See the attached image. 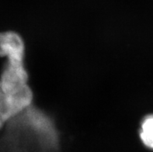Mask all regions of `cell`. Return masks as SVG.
I'll use <instances>...</instances> for the list:
<instances>
[{
	"instance_id": "cell-1",
	"label": "cell",
	"mask_w": 153,
	"mask_h": 152,
	"mask_svg": "<svg viewBox=\"0 0 153 152\" xmlns=\"http://www.w3.org/2000/svg\"><path fill=\"white\" fill-rule=\"evenodd\" d=\"M33 94L29 86L17 93H6L0 87V130L6 123L30 106Z\"/></svg>"
},
{
	"instance_id": "cell-2",
	"label": "cell",
	"mask_w": 153,
	"mask_h": 152,
	"mask_svg": "<svg viewBox=\"0 0 153 152\" xmlns=\"http://www.w3.org/2000/svg\"><path fill=\"white\" fill-rule=\"evenodd\" d=\"M140 137L144 145L153 149V115L149 116L143 120Z\"/></svg>"
}]
</instances>
